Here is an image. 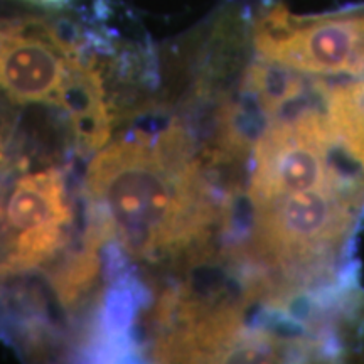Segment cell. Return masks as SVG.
<instances>
[{
    "label": "cell",
    "instance_id": "cell-1",
    "mask_svg": "<svg viewBox=\"0 0 364 364\" xmlns=\"http://www.w3.org/2000/svg\"><path fill=\"white\" fill-rule=\"evenodd\" d=\"M85 189L90 208L136 260L198 250L225 221L228 206L216 199L179 125L157 134L135 132L100 150L86 171Z\"/></svg>",
    "mask_w": 364,
    "mask_h": 364
},
{
    "label": "cell",
    "instance_id": "cell-3",
    "mask_svg": "<svg viewBox=\"0 0 364 364\" xmlns=\"http://www.w3.org/2000/svg\"><path fill=\"white\" fill-rule=\"evenodd\" d=\"M0 218L9 240L0 277L19 275L51 263L66 248L75 221L63 172L51 167L19 177Z\"/></svg>",
    "mask_w": 364,
    "mask_h": 364
},
{
    "label": "cell",
    "instance_id": "cell-9",
    "mask_svg": "<svg viewBox=\"0 0 364 364\" xmlns=\"http://www.w3.org/2000/svg\"><path fill=\"white\" fill-rule=\"evenodd\" d=\"M29 2L36 4L39 7H49V9H61L66 7L68 4L75 2V0H29Z\"/></svg>",
    "mask_w": 364,
    "mask_h": 364
},
{
    "label": "cell",
    "instance_id": "cell-7",
    "mask_svg": "<svg viewBox=\"0 0 364 364\" xmlns=\"http://www.w3.org/2000/svg\"><path fill=\"white\" fill-rule=\"evenodd\" d=\"M97 250L98 247L83 240V248L65 258V262L53 272V289L65 307L78 304L81 295L93 287L100 270Z\"/></svg>",
    "mask_w": 364,
    "mask_h": 364
},
{
    "label": "cell",
    "instance_id": "cell-5",
    "mask_svg": "<svg viewBox=\"0 0 364 364\" xmlns=\"http://www.w3.org/2000/svg\"><path fill=\"white\" fill-rule=\"evenodd\" d=\"M58 107L66 113L76 144L83 152L100 150L108 142L112 115L103 76L93 61L83 58L75 66Z\"/></svg>",
    "mask_w": 364,
    "mask_h": 364
},
{
    "label": "cell",
    "instance_id": "cell-8",
    "mask_svg": "<svg viewBox=\"0 0 364 364\" xmlns=\"http://www.w3.org/2000/svg\"><path fill=\"white\" fill-rule=\"evenodd\" d=\"M14 132H16V120H14L12 108L7 103L0 102V179L12 167Z\"/></svg>",
    "mask_w": 364,
    "mask_h": 364
},
{
    "label": "cell",
    "instance_id": "cell-6",
    "mask_svg": "<svg viewBox=\"0 0 364 364\" xmlns=\"http://www.w3.org/2000/svg\"><path fill=\"white\" fill-rule=\"evenodd\" d=\"M324 110L339 144L364 174V80L326 86Z\"/></svg>",
    "mask_w": 364,
    "mask_h": 364
},
{
    "label": "cell",
    "instance_id": "cell-2",
    "mask_svg": "<svg viewBox=\"0 0 364 364\" xmlns=\"http://www.w3.org/2000/svg\"><path fill=\"white\" fill-rule=\"evenodd\" d=\"M255 54L317 76L364 75V7L297 16L284 4L258 11L250 26Z\"/></svg>",
    "mask_w": 364,
    "mask_h": 364
},
{
    "label": "cell",
    "instance_id": "cell-4",
    "mask_svg": "<svg viewBox=\"0 0 364 364\" xmlns=\"http://www.w3.org/2000/svg\"><path fill=\"white\" fill-rule=\"evenodd\" d=\"M81 59L80 49L46 22L0 24V91L11 102L58 107Z\"/></svg>",
    "mask_w": 364,
    "mask_h": 364
}]
</instances>
